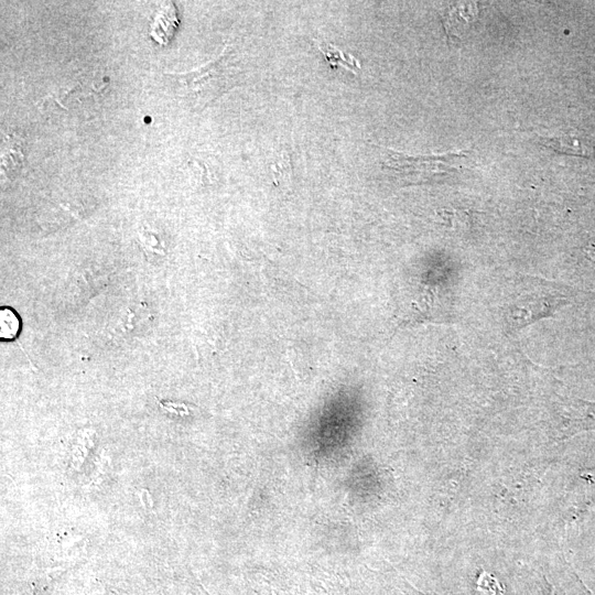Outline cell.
<instances>
[{
	"label": "cell",
	"instance_id": "6da1fadb",
	"mask_svg": "<svg viewBox=\"0 0 595 595\" xmlns=\"http://www.w3.org/2000/svg\"><path fill=\"white\" fill-rule=\"evenodd\" d=\"M241 71L230 46L214 60L186 73L166 74L174 93L190 106L202 109L230 89Z\"/></svg>",
	"mask_w": 595,
	"mask_h": 595
},
{
	"label": "cell",
	"instance_id": "7a4b0ae2",
	"mask_svg": "<svg viewBox=\"0 0 595 595\" xmlns=\"http://www.w3.org/2000/svg\"><path fill=\"white\" fill-rule=\"evenodd\" d=\"M385 166L411 182L459 173L469 163L466 151L411 156L388 150Z\"/></svg>",
	"mask_w": 595,
	"mask_h": 595
},
{
	"label": "cell",
	"instance_id": "3957f363",
	"mask_svg": "<svg viewBox=\"0 0 595 595\" xmlns=\"http://www.w3.org/2000/svg\"><path fill=\"white\" fill-rule=\"evenodd\" d=\"M178 24L176 9L173 3L162 7L151 26V36L160 44H166Z\"/></svg>",
	"mask_w": 595,
	"mask_h": 595
},
{
	"label": "cell",
	"instance_id": "277c9868",
	"mask_svg": "<svg viewBox=\"0 0 595 595\" xmlns=\"http://www.w3.org/2000/svg\"><path fill=\"white\" fill-rule=\"evenodd\" d=\"M20 329V321L17 314L8 307L0 311V337L1 339H13Z\"/></svg>",
	"mask_w": 595,
	"mask_h": 595
},
{
	"label": "cell",
	"instance_id": "5b68a950",
	"mask_svg": "<svg viewBox=\"0 0 595 595\" xmlns=\"http://www.w3.org/2000/svg\"><path fill=\"white\" fill-rule=\"evenodd\" d=\"M318 50L324 54L325 58L333 67L338 64L344 65L348 69H353V67H360L359 62L355 57L345 55L340 50L333 45H318Z\"/></svg>",
	"mask_w": 595,
	"mask_h": 595
}]
</instances>
